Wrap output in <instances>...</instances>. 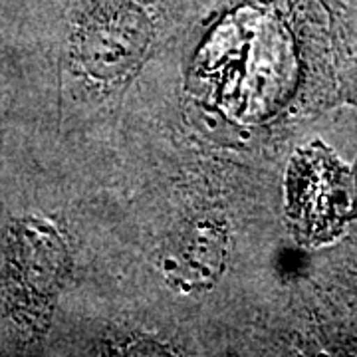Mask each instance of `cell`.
I'll use <instances>...</instances> for the list:
<instances>
[{"instance_id":"1","label":"cell","mask_w":357,"mask_h":357,"mask_svg":"<svg viewBox=\"0 0 357 357\" xmlns=\"http://www.w3.org/2000/svg\"><path fill=\"white\" fill-rule=\"evenodd\" d=\"M13 72L6 64V58L0 54V175H2V153H4V137L13 117L14 84Z\"/></svg>"}]
</instances>
